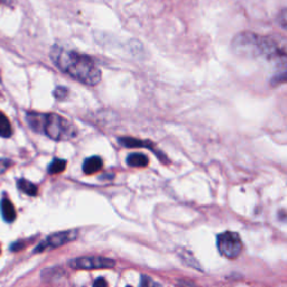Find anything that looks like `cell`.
Returning a JSON list of instances; mask_svg holds the SVG:
<instances>
[{"label":"cell","instance_id":"cell-21","mask_svg":"<svg viewBox=\"0 0 287 287\" xmlns=\"http://www.w3.org/2000/svg\"><path fill=\"white\" fill-rule=\"evenodd\" d=\"M23 247H24V244L20 241L14 242L12 246H10V250H12V252H18V250H20Z\"/></svg>","mask_w":287,"mask_h":287},{"label":"cell","instance_id":"cell-20","mask_svg":"<svg viewBox=\"0 0 287 287\" xmlns=\"http://www.w3.org/2000/svg\"><path fill=\"white\" fill-rule=\"evenodd\" d=\"M93 287H108V283L106 279L100 277V278H98L95 283H93Z\"/></svg>","mask_w":287,"mask_h":287},{"label":"cell","instance_id":"cell-11","mask_svg":"<svg viewBox=\"0 0 287 287\" xmlns=\"http://www.w3.org/2000/svg\"><path fill=\"white\" fill-rule=\"evenodd\" d=\"M126 161L127 165L130 166V168H146L149 163V159L147 156L144 154L134 153L128 156Z\"/></svg>","mask_w":287,"mask_h":287},{"label":"cell","instance_id":"cell-5","mask_svg":"<svg viewBox=\"0 0 287 287\" xmlns=\"http://www.w3.org/2000/svg\"><path fill=\"white\" fill-rule=\"evenodd\" d=\"M219 253L229 259H234L241 254L242 241L237 232H222L217 237Z\"/></svg>","mask_w":287,"mask_h":287},{"label":"cell","instance_id":"cell-15","mask_svg":"<svg viewBox=\"0 0 287 287\" xmlns=\"http://www.w3.org/2000/svg\"><path fill=\"white\" fill-rule=\"evenodd\" d=\"M283 83H287V71L281 73L279 75H276L273 80H271V86H278L283 85Z\"/></svg>","mask_w":287,"mask_h":287},{"label":"cell","instance_id":"cell-18","mask_svg":"<svg viewBox=\"0 0 287 287\" xmlns=\"http://www.w3.org/2000/svg\"><path fill=\"white\" fill-rule=\"evenodd\" d=\"M67 96V90L65 88H62V87H59V88H56V90L54 91V97L56 99H64L65 97Z\"/></svg>","mask_w":287,"mask_h":287},{"label":"cell","instance_id":"cell-1","mask_svg":"<svg viewBox=\"0 0 287 287\" xmlns=\"http://www.w3.org/2000/svg\"><path fill=\"white\" fill-rule=\"evenodd\" d=\"M51 59L57 69L63 71L87 86H96L101 81V71L90 57L76 53L74 51L53 46Z\"/></svg>","mask_w":287,"mask_h":287},{"label":"cell","instance_id":"cell-2","mask_svg":"<svg viewBox=\"0 0 287 287\" xmlns=\"http://www.w3.org/2000/svg\"><path fill=\"white\" fill-rule=\"evenodd\" d=\"M26 120L34 132L43 133L53 140H70L76 136L74 125L56 113L29 112Z\"/></svg>","mask_w":287,"mask_h":287},{"label":"cell","instance_id":"cell-7","mask_svg":"<svg viewBox=\"0 0 287 287\" xmlns=\"http://www.w3.org/2000/svg\"><path fill=\"white\" fill-rule=\"evenodd\" d=\"M77 237V231L75 230H69V231H62L52 234L48 239L42 241L37 248L35 249V253H43L45 249H52L56 247H61L65 244L66 242H70Z\"/></svg>","mask_w":287,"mask_h":287},{"label":"cell","instance_id":"cell-4","mask_svg":"<svg viewBox=\"0 0 287 287\" xmlns=\"http://www.w3.org/2000/svg\"><path fill=\"white\" fill-rule=\"evenodd\" d=\"M259 35L242 32L232 39V51L239 56L258 57Z\"/></svg>","mask_w":287,"mask_h":287},{"label":"cell","instance_id":"cell-9","mask_svg":"<svg viewBox=\"0 0 287 287\" xmlns=\"http://www.w3.org/2000/svg\"><path fill=\"white\" fill-rule=\"evenodd\" d=\"M0 212H2L4 220L8 223L13 222L15 219H16V210H15V207L7 197H4L2 202H0Z\"/></svg>","mask_w":287,"mask_h":287},{"label":"cell","instance_id":"cell-13","mask_svg":"<svg viewBox=\"0 0 287 287\" xmlns=\"http://www.w3.org/2000/svg\"><path fill=\"white\" fill-rule=\"evenodd\" d=\"M13 129L8 118L3 112H0V137L8 138L12 136Z\"/></svg>","mask_w":287,"mask_h":287},{"label":"cell","instance_id":"cell-12","mask_svg":"<svg viewBox=\"0 0 287 287\" xmlns=\"http://www.w3.org/2000/svg\"><path fill=\"white\" fill-rule=\"evenodd\" d=\"M17 186L18 189L24 192L26 195H29V196H36L37 195V192L38 189L37 186H36L32 182H29L25 179H20L17 181Z\"/></svg>","mask_w":287,"mask_h":287},{"label":"cell","instance_id":"cell-16","mask_svg":"<svg viewBox=\"0 0 287 287\" xmlns=\"http://www.w3.org/2000/svg\"><path fill=\"white\" fill-rule=\"evenodd\" d=\"M278 22L281 27L287 30V8H284L278 15Z\"/></svg>","mask_w":287,"mask_h":287},{"label":"cell","instance_id":"cell-8","mask_svg":"<svg viewBox=\"0 0 287 287\" xmlns=\"http://www.w3.org/2000/svg\"><path fill=\"white\" fill-rule=\"evenodd\" d=\"M119 144L125 146V147L127 148H137V147H145V148H148L150 150H153V152L159 156V158L161 160L165 161V156L163 154H160L158 150H156L155 146L152 142H142V140L139 139H136V138H132V137H121L119 138Z\"/></svg>","mask_w":287,"mask_h":287},{"label":"cell","instance_id":"cell-10","mask_svg":"<svg viewBox=\"0 0 287 287\" xmlns=\"http://www.w3.org/2000/svg\"><path fill=\"white\" fill-rule=\"evenodd\" d=\"M102 165H103L102 159L99 157V156H92V157H89L85 160L82 170L88 175L95 174L102 169Z\"/></svg>","mask_w":287,"mask_h":287},{"label":"cell","instance_id":"cell-3","mask_svg":"<svg viewBox=\"0 0 287 287\" xmlns=\"http://www.w3.org/2000/svg\"><path fill=\"white\" fill-rule=\"evenodd\" d=\"M258 57L276 67H287V40L280 36H260Z\"/></svg>","mask_w":287,"mask_h":287},{"label":"cell","instance_id":"cell-14","mask_svg":"<svg viewBox=\"0 0 287 287\" xmlns=\"http://www.w3.org/2000/svg\"><path fill=\"white\" fill-rule=\"evenodd\" d=\"M66 168V161L64 159H54L49 166V173L50 174H59L62 173Z\"/></svg>","mask_w":287,"mask_h":287},{"label":"cell","instance_id":"cell-19","mask_svg":"<svg viewBox=\"0 0 287 287\" xmlns=\"http://www.w3.org/2000/svg\"><path fill=\"white\" fill-rule=\"evenodd\" d=\"M10 166H12V160H9V159H0V174H3L6 172Z\"/></svg>","mask_w":287,"mask_h":287},{"label":"cell","instance_id":"cell-17","mask_svg":"<svg viewBox=\"0 0 287 287\" xmlns=\"http://www.w3.org/2000/svg\"><path fill=\"white\" fill-rule=\"evenodd\" d=\"M142 287H160V286L157 283H155V281L150 277H147V276H143Z\"/></svg>","mask_w":287,"mask_h":287},{"label":"cell","instance_id":"cell-22","mask_svg":"<svg viewBox=\"0 0 287 287\" xmlns=\"http://www.w3.org/2000/svg\"><path fill=\"white\" fill-rule=\"evenodd\" d=\"M127 287H130V286H127Z\"/></svg>","mask_w":287,"mask_h":287},{"label":"cell","instance_id":"cell-6","mask_svg":"<svg viewBox=\"0 0 287 287\" xmlns=\"http://www.w3.org/2000/svg\"><path fill=\"white\" fill-rule=\"evenodd\" d=\"M116 266V262L113 259L99 257V256H93V257H80L73 259L70 262V267L73 269H100V268H112Z\"/></svg>","mask_w":287,"mask_h":287}]
</instances>
